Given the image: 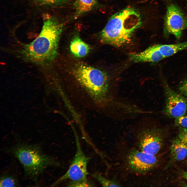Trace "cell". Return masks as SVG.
Here are the masks:
<instances>
[{
  "label": "cell",
  "mask_w": 187,
  "mask_h": 187,
  "mask_svg": "<svg viewBox=\"0 0 187 187\" xmlns=\"http://www.w3.org/2000/svg\"><path fill=\"white\" fill-rule=\"evenodd\" d=\"M71 51L76 57L81 58L86 56L90 50L89 46L76 35L73 38L70 45Z\"/></svg>",
  "instance_id": "10"
},
{
  "label": "cell",
  "mask_w": 187,
  "mask_h": 187,
  "mask_svg": "<svg viewBox=\"0 0 187 187\" xmlns=\"http://www.w3.org/2000/svg\"><path fill=\"white\" fill-rule=\"evenodd\" d=\"M92 176L104 187H120V185L116 181L106 178L99 173H96Z\"/></svg>",
  "instance_id": "14"
},
{
  "label": "cell",
  "mask_w": 187,
  "mask_h": 187,
  "mask_svg": "<svg viewBox=\"0 0 187 187\" xmlns=\"http://www.w3.org/2000/svg\"><path fill=\"white\" fill-rule=\"evenodd\" d=\"M8 151L16 158L23 167L25 175L36 180L48 167L57 164L54 159L44 153L37 145L17 143Z\"/></svg>",
  "instance_id": "3"
},
{
  "label": "cell",
  "mask_w": 187,
  "mask_h": 187,
  "mask_svg": "<svg viewBox=\"0 0 187 187\" xmlns=\"http://www.w3.org/2000/svg\"><path fill=\"white\" fill-rule=\"evenodd\" d=\"M18 185V181L14 176L8 174L4 175L1 177L0 186L14 187Z\"/></svg>",
  "instance_id": "15"
},
{
  "label": "cell",
  "mask_w": 187,
  "mask_h": 187,
  "mask_svg": "<svg viewBox=\"0 0 187 187\" xmlns=\"http://www.w3.org/2000/svg\"></svg>",
  "instance_id": "22"
},
{
  "label": "cell",
  "mask_w": 187,
  "mask_h": 187,
  "mask_svg": "<svg viewBox=\"0 0 187 187\" xmlns=\"http://www.w3.org/2000/svg\"><path fill=\"white\" fill-rule=\"evenodd\" d=\"M123 162L127 170L139 174L148 173L156 166V155L143 151L137 148L129 150L124 157Z\"/></svg>",
  "instance_id": "5"
},
{
  "label": "cell",
  "mask_w": 187,
  "mask_h": 187,
  "mask_svg": "<svg viewBox=\"0 0 187 187\" xmlns=\"http://www.w3.org/2000/svg\"><path fill=\"white\" fill-rule=\"evenodd\" d=\"M141 15L132 7L124 9L112 15L100 34L101 42L117 47L129 44L133 35L141 26Z\"/></svg>",
  "instance_id": "2"
},
{
  "label": "cell",
  "mask_w": 187,
  "mask_h": 187,
  "mask_svg": "<svg viewBox=\"0 0 187 187\" xmlns=\"http://www.w3.org/2000/svg\"><path fill=\"white\" fill-rule=\"evenodd\" d=\"M179 89L182 95L187 97V79L184 80L181 83Z\"/></svg>",
  "instance_id": "20"
},
{
  "label": "cell",
  "mask_w": 187,
  "mask_h": 187,
  "mask_svg": "<svg viewBox=\"0 0 187 187\" xmlns=\"http://www.w3.org/2000/svg\"><path fill=\"white\" fill-rule=\"evenodd\" d=\"M40 4L49 6H57L66 3L68 0H36Z\"/></svg>",
  "instance_id": "16"
},
{
  "label": "cell",
  "mask_w": 187,
  "mask_h": 187,
  "mask_svg": "<svg viewBox=\"0 0 187 187\" xmlns=\"http://www.w3.org/2000/svg\"><path fill=\"white\" fill-rule=\"evenodd\" d=\"M178 137L182 142L187 144V128L180 126Z\"/></svg>",
  "instance_id": "18"
},
{
  "label": "cell",
  "mask_w": 187,
  "mask_h": 187,
  "mask_svg": "<svg viewBox=\"0 0 187 187\" xmlns=\"http://www.w3.org/2000/svg\"><path fill=\"white\" fill-rule=\"evenodd\" d=\"M187 26V17L181 9L176 4L168 5L164 20V34L166 35L172 34L179 39Z\"/></svg>",
  "instance_id": "7"
},
{
  "label": "cell",
  "mask_w": 187,
  "mask_h": 187,
  "mask_svg": "<svg viewBox=\"0 0 187 187\" xmlns=\"http://www.w3.org/2000/svg\"><path fill=\"white\" fill-rule=\"evenodd\" d=\"M129 58L134 62H156L164 58L157 44L151 46L141 52L131 54Z\"/></svg>",
  "instance_id": "9"
},
{
  "label": "cell",
  "mask_w": 187,
  "mask_h": 187,
  "mask_svg": "<svg viewBox=\"0 0 187 187\" xmlns=\"http://www.w3.org/2000/svg\"><path fill=\"white\" fill-rule=\"evenodd\" d=\"M165 105L164 112L168 116L175 119L184 116L187 109L186 99L164 83Z\"/></svg>",
  "instance_id": "8"
},
{
  "label": "cell",
  "mask_w": 187,
  "mask_h": 187,
  "mask_svg": "<svg viewBox=\"0 0 187 187\" xmlns=\"http://www.w3.org/2000/svg\"><path fill=\"white\" fill-rule=\"evenodd\" d=\"M97 3V0H75L74 4L75 10L74 18L76 19L92 10Z\"/></svg>",
  "instance_id": "12"
},
{
  "label": "cell",
  "mask_w": 187,
  "mask_h": 187,
  "mask_svg": "<svg viewBox=\"0 0 187 187\" xmlns=\"http://www.w3.org/2000/svg\"><path fill=\"white\" fill-rule=\"evenodd\" d=\"M158 45L160 51L165 58L187 49V41L175 44Z\"/></svg>",
  "instance_id": "13"
},
{
  "label": "cell",
  "mask_w": 187,
  "mask_h": 187,
  "mask_svg": "<svg viewBox=\"0 0 187 187\" xmlns=\"http://www.w3.org/2000/svg\"><path fill=\"white\" fill-rule=\"evenodd\" d=\"M133 131L137 148L146 153L156 155L162 144L160 130L151 126L148 119L143 120L135 125Z\"/></svg>",
  "instance_id": "4"
},
{
  "label": "cell",
  "mask_w": 187,
  "mask_h": 187,
  "mask_svg": "<svg viewBox=\"0 0 187 187\" xmlns=\"http://www.w3.org/2000/svg\"><path fill=\"white\" fill-rule=\"evenodd\" d=\"M76 146L75 156L66 172L53 184L54 186L66 180L70 182H78L88 180L87 166L89 158L82 149L79 140L75 135Z\"/></svg>",
  "instance_id": "6"
},
{
  "label": "cell",
  "mask_w": 187,
  "mask_h": 187,
  "mask_svg": "<svg viewBox=\"0 0 187 187\" xmlns=\"http://www.w3.org/2000/svg\"><path fill=\"white\" fill-rule=\"evenodd\" d=\"M63 28V24L56 18L45 16L40 33L33 41L24 46V55L29 60L37 64H45L52 61L57 55Z\"/></svg>",
  "instance_id": "1"
},
{
  "label": "cell",
  "mask_w": 187,
  "mask_h": 187,
  "mask_svg": "<svg viewBox=\"0 0 187 187\" xmlns=\"http://www.w3.org/2000/svg\"><path fill=\"white\" fill-rule=\"evenodd\" d=\"M171 153L175 160L181 161L184 159L187 155V144L179 138L176 139L171 145Z\"/></svg>",
  "instance_id": "11"
},
{
  "label": "cell",
  "mask_w": 187,
  "mask_h": 187,
  "mask_svg": "<svg viewBox=\"0 0 187 187\" xmlns=\"http://www.w3.org/2000/svg\"><path fill=\"white\" fill-rule=\"evenodd\" d=\"M175 122L176 125L187 128V116H184L176 118Z\"/></svg>",
  "instance_id": "19"
},
{
  "label": "cell",
  "mask_w": 187,
  "mask_h": 187,
  "mask_svg": "<svg viewBox=\"0 0 187 187\" xmlns=\"http://www.w3.org/2000/svg\"><path fill=\"white\" fill-rule=\"evenodd\" d=\"M182 175L184 178L187 180V172H182Z\"/></svg>",
  "instance_id": "21"
},
{
  "label": "cell",
  "mask_w": 187,
  "mask_h": 187,
  "mask_svg": "<svg viewBox=\"0 0 187 187\" xmlns=\"http://www.w3.org/2000/svg\"><path fill=\"white\" fill-rule=\"evenodd\" d=\"M69 187H82L93 186V185L88 180L85 181L72 182H70L68 185Z\"/></svg>",
  "instance_id": "17"
}]
</instances>
